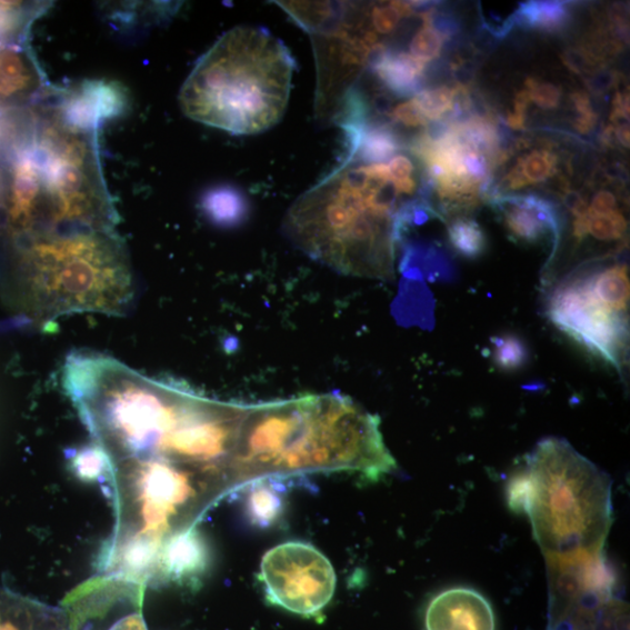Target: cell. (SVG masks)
<instances>
[{
    "mask_svg": "<svg viewBox=\"0 0 630 630\" xmlns=\"http://www.w3.org/2000/svg\"><path fill=\"white\" fill-rule=\"evenodd\" d=\"M419 198L392 180L388 161L346 157L296 200L283 231L299 250L342 274L391 280L397 247L412 226Z\"/></svg>",
    "mask_w": 630,
    "mask_h": 630,
    "instance_id": "6da1fadb",
    "label": "cell"
},
{
    "mask_svg": "<svg viewBox=\"0 0 630 630\" xmlns=\"http://www.w3.org/2000/svg\"><path fill=\"white\" fill-rule=\"evenodd\" d=\"M233 464L242 482L329 471L379 480L397 466L381 419L336 392L247 404Z\"/></svg>",
    "mask_w": 630,
    "mask_h": 630,
    "instance_id": "7a4b0ae2",
    "label": "cell"
},
{
    "mask_svg": "<svg viewBox=\"0 0 630 630\" xmlns=\"http://www.w3.org/2000/svg\"><path fill=\"white\" fill-rule=\"evenodd\" d=\"M296 60L259 27L224 33L194 66L179 102L191 120L231 134L262 133L283 119Z\"/></svg>",
    "mask_w": 630,
    "mask_h": 630,
    "instance_id": "3957f363",
    "label": "cell"
},
{
    "mask_svg": "<svg viewBox=\"0 0 630 630\" xmlns=\"http://www.w3.org/2000/svg\"><path fill=\"white\" fill-rule=\"evenodd\" d=\"M544 554L603 550L613 523L612 480L564 439L547 438L507 487Z\"/></svg>",
    "mask_w": 630,
    "mask_h": 630,
    "instance_id": "277c9868",
    "label": "cell"
},
{
    "mask_svg": "<svg viewBox=\"0 0 630 630\" xmlns=\"http://www.w3.org/2000/svg\"><path fill=\"white\" fill-rule=\"evenodd\" d=\"M23 268L37 313L124 316L136 286L130 260L114 231L38 233L23 252Z\"/></svg>",
    "mask_w": 630,
    "mask_h": 630,
    "instance_id": "5b68a950",
    "label": "cell"
},
{
    "mask_svg": "<svg viewBox=\"0 0 630 630\" xmlns=\"http://www.w3.org/2000/svg\"><path fill=\"white\" fill-rule=\"evenodd\" d=\"M117 521L106 552L129 543L163 546L224 493L222 480L160 460L112 463Z\"/></svg>",
    "mask_w": 630,
    "mask_h": 630,
    "instance_id": "8992f818",
    "label": "cell"
},
{
    "mask_svg": "<svg viewBox=\"0 0 630 630\" xmlns=\"http://www.w3.org/2000/svg\"><path fill=\"white\" fill-rule=\"evenodd\" d=\"M550 289L547 314L589 353L620 373L629 354V268L623 261L583 264Z\"/></svg>",
    "mask_w": 630,
    "mask_h": 630,
    "instance_id": "52a82bcc",
    "label": "cell"
},
{
    "mask_svg": "<svg viewBox=\"0 0 630 630\" xmlns=\"http://www.w3.org/2000/svg\"><path fill=\"white\" fill-rule=\"evenodd\" d=\"M86 146L77 131L61 123L26 149L40 176L49 232L113 230L114 210L102 184L91 179Z\"/></svg>",
    "mask_w": 630,
    "mask_h": 630,
    "instance_id": "ba28073f",
    "label": "cell"
},
{
    "mask_svg": "<svg viewBox=\"0 0 630 630\" xmlns=\"http://www.w3.org/2000/svg\"><path fill=\"white\" fill-rule=\"evenodd\" d=\"M548 630H629L619 578L587 566L548 570Z\"/></svg>",
    "mask_w": 630,
    "mask_h": 630,
    "instance_id": "9c48e42d",
    "label": "cell"
},
{
    "mask_svg": "<svg viewBox=\"0 0 630 630\" xmlns=\"http://www.w3.org/2000/svg\"><path fill=\"white\" fill-rule=\"evenodd\" d=\"M260 581L270 603L307 618L321 616L334 596L333 566L310 543L291 541L268 551Z\"/></svg>",
    "mask_w": 630,
    "mask_h": 630,
    "instance_id": "30bf717a",
    "label": "cell"
},
{
    "mask_svg": "<svg viewBox=\"0 0 630 630\" xmlns=\"http://www.w3.org/2000/svg\"><path fill=\"white\" fill-rule=\"evenodd\" d=\"M490 204L497 210L513 240L527 244L548 241L551 246L549 262L562 240L563 218L559 207L540 196H500Z\"/></svg>",
    "mask_w": 630,
    "mask_h": 630,
    "instance_id": "8fae6325",
    "label": "cell"
},
{
    "mask_svg": "<svg viewBox=\"0 0 630 630\" xmlns=\"http://www.w3.org/2000/svg\"><path fill=\"white\" fill-rule=\"evenodd\" d=\"M129 101L128 90L119 82L86 81L61 102V123L77 132L96 131L102 121L126 113Z\"/></svg>",
    "mask_w": 630,
    "mask_h": 630,
    "instance_id": "7c38bea8",
    "label": "cell"
},
{
    "mask_svg": "<svg viewBox=\"0 0 630 630\" xmlns=\"http://www.w3.org/2000/svg\"><path fill=\"white\" fill-rule=\"evenodd\" d=\"M426 624L428 630H496V616L481 593L454 588L431 600Z\"/></svg>",
    "mask_w": 630,
    "mask_h": 630,
    "instance_id": "4fadbf2b",
    "label": "cell"
},
{
    "mask_svg": "<svg viewBox=\"0 0 630 630\" xmlns=\"http://www.w3.org/2000/svg\"><path fill=\"white\" fill-rule=\"evenodd\" d=\"M212 551L194 527L170 537L161 548L157 573L179 583H196L209 570Z\"/></svg>",
    "mask_w": 630,
    "mask_h": 630,
    "instance_id": "5bb4252c",
    "label": "cell"
},
{
    "mask_svg": "<svg viewBox=\"0 0 630 630\" xmlns=\"http://www.w3.org/2000/svg\"><path fill=\"white\" fill-rule=\"evenodd\" d=\"M239 490L243 517L250 527L269 530L283 522L288 510V484L283 478L256 479Z\"/></svg>",
    "mask_w": 630,
    "mask_h": 630,
    "instance_id": "9a60e30c",
    "label": "cell"
},
{
    "mask_svg": "<svg viewBox=\"0 0 630 630\" xmlns=\"http://www.w3.org/2000/svg\"><path fill=\"white\" fill-rule=\"evenodd\" d=\"M0 630H69L66 612L0 588Z\"/></svg>",
    "mask_w": 630,
    "mask_h": 630,
    "instance_id": "2e32d148",
    "label": "cell"
},
{
    "mask_svg": "<svg viewBox=\"0 0 630 630\" xmlns=\"http://www.w3.org/2000/svg\"><path fill=\"white\" fill-rule=\"evenodd\" d=\"M427 68L428 64L420 62L409 53L389 49L383 61L372 73L392 96L400 99H412L416 93L424 89Z\"/></svg>",
    "mask_w": 630,
    "mask_h": 630,
    "instance_id": "e0dca14e",
    "label": "cell"
},
{
    "mask_svg": "<svg viewBox=\"0 0 630 630\" xmlns=\"http://www.w3.org/2000/svg\"><path fill=\"white\" fill-rule=\"evenodd\" d=\"M41 198L42 187L37 166L23 149L14 168L12 220L21 227L30 226Z\"/></svg>",
    "mask_w": 630,
    "mask_h": 630,
    "instance_id": "ac0fdd59",
    "label": "cell"
},
{
    "mask_svg": "<svg viewBox=\"0 0 630 630\" xmlns=\"http://www.w3.org/2000/svg\"><path fill=\"white\" fill-rule=\"evenodd\" d=\"M628 221L624 214L619 212L609 216H593L589 212L573 218L571 236L576 246L593 240L599 243L618 244L626 247Z\"/></svg>",
    "mask_w": 630,
    "mask_h": 630,
    "instance_id": "d6986e66",
    "label": "cell"
},
{
    "mask_svg": "<svg viewBox=\"0 0 630 630\" xmlns=\"http://www.w3.org/2000/svg\"><path fill=\"white\" fill-rule=\"evenodd\" d=\"M203 216L221 228H233L247 220L249 206L243 194L231 186L206 192L200 201Z\"/></svg>",
    "mask_w": 630,
    "mask_h": 630,
    "instance_id": "ffe728a7",
    "label": "cell"
},
{
    "mask_svg": "<svg viewBox=\"0 0 630 630\" xmlns=\"http://www.w3.org/2000/svg\"><path fill=\"white\" fill-rule=\"evenodd\" d=\"M516 27L557 33L563 31L571 20V7L568 2H556V0H533L522 3L512 14Z\"/></svg>",
    "mask_w": 630,
    "mask_h": 630,
    "instance_id": "44dd1931",
    "label": "cell"
},
{
    "mask_svg": "<svg viewBox=\"0 0 630 630\" xmlns=\"http://www.w3.org/2000/svg\"><path fill=\"white\" fill-rule=\"evenodd\" d=\"M559 158L548 149L533 150L521 157L511 172L499 183V190L517 191L528 184L546 182L558 172Z\"/></svg>",
    "mask_w": 630,
    "mask_h": 630,
    "instance_id": "7402d4cb",
    "label": "cell"
},
{
    "mask_svg": "<svg viewBox=\"0 0 630 630\" xmlns=\"http://www.w3.org/2000/svg\"><path fill=\"white\" fill-rule=\"evenodd\" d=\"M448 231L452 247L466 259H478L484 252L486 233L477 221L466 217L454 218Z\"/></svg>",
    "mask_w": 630,
    "mask_h": 630,
    "instance_id": "603a6c76",
    "label": "cell"
},
{
    "mask_svg": "<svg viewBox=\"0 0 630 630\" xmlns=\"http://www.w3.org/2000/svg\"><path fill=\"white\" fill-rule=\"evenodd\" d=\"M31 70L19 53L0 52V97L10 98L32 86Z\"/></svg>",
    "mask_w": 630,
    "mask_h": 630,
    "instance_id": "cb8c5ba5",
    "label": "cell"
},
{
    "mask_svg": "<svg viewBox=\"0 0 630 630\" xmlns=\"http://www.w3.org/2000/svg\"><path fill=\"white\" fill-rule=\"evenodd\" d=\"M76 474L84 481H99L112 474V464L102 448L98 443L80 449L70 458Z\"/></svg>",
    "mask_w": 630,
    "mask_h": 630,
    "instance_id": "d4e9b609",
    "label": "cell"
},
{
    "mask_svg": "<svg viewBox=\"0 0 630 630\" xmlns=\"http://www.w3.org/2000/svg\"><path fill=\"white\" fill-rule=\"evenodd\" d=\"M456 87L447 84L420 90L411 99L424 119L429 121L443 119L452 109Z\"/></svg>",
    "mask_w": 630,
    "mask_h": 630,
    "instance_id": "484cf974",
    "label": "cell"
},
{
    "mask_svg": "<svg viewBox=\"0 0 630 630\" xmlns=\"http://www.w3.org/2000/svg\"><path fill=\"white\" fill-rule=\"evenodd\" d=\"M371 27L376 33L391 34L407 16H411L409 3H388L376 6L370 11Z\"/></svg>",
    "mask_w": 630,
    "mask_h": 630,
    "instance_id": "4316f807",
    "label": "cell"
},
{
    "mask_svg": "<svg viewBox=\"0 0 630 630\" xmlns=\"http://www.w3.org/2000/svg\"><path fill=\"white\" fill-rule=\"evenodd\" d=\"M443 46H446V40L428 27L427 23H423V28L410 41L409 54L428 64L440 57Z\"/></svg>",
    "mask_w": 630,
    "mask_h": 630,
    "instance_id": "83f0119b",
    "label": "cell"
},
{
    "mask_svg": "<svg viewBox=\"0 0 630 630\" xmlns=\"http://www.w3.org/2000/svg\"><path fill=\"white\" fill-rule=\"evenodd\" d=\"M527 358L523 342L517 337L504 336L494 342V361L506 370L520 368Z\"/></svg>",
    "mask_w": 630,
    "mask_h": 630,
    "instance_id": "f1b7e54d",
    "label": "cell"
},
{
    "mask_svg": "<svg viewBox=\"0 0 630 630\" xmlns=\"http://www.w3.org/2000/svg\"><path fill=\"white\" fill-rule=\"evenodd\" d=\"M420 18L446 42L458 39L461 31V22L458 14L451 10L437 6L432 11L420 16Z\"/></svg>",
    "mask_w": 630,
    "mask_h": 630,
    "instance_id": "f546056e",
    "label": "cell"
},
{
    "mask_svg": "<svg viewBox=\"0 0 630 630\" xmlns=\"http://www.w3.org/2000/svg\"><path fill=\"white\" fill-rule=\"evenodd\" d=\"M571 103L574 111L573 127L582 134L592 132L598 123V113L594 111L589 93L576 91L571 96Z\"/></svg>",
    "mask_w": 630,
    "mask_h": 630,
    "instance_id": "4dcf8cb0",
    "label": "cell"
},
{
    "mask_svg": "<svg viewBox=\"0 0 630 630\" xmlns=\"http://www.w3.org/2000/svg\"><path fill=\"white\" fill-rule=\"evenodd\" d=\"M526 86L530 101L543 110H554L562 101V90L552 83L529 79Z\"/></svg>",
    "mask_w": 630,
    "mask_h": 630,
    "instance_id": "1f68e13d",
    "label": "cell"
},
{
    "mask_svg": "<svg viewBox=\"0 0 630 630\" xmlns=\"http://www.w3.org/2000/svg\"><path fill=\"white\" fill-rule=\"evenodd\" d=\"M564 64L578 76H589L599 64V58L588 47H573L562 54Z\"/></svg>",
    "mask_w": 630,
    "mask_h": 630,
    "instance_id": "d6a6232c",
    "label": "cell"
},
{
    "mask_svg": "<svg viewBox=\"0 0 630 630\" xmlns=\"http://www.w3.org/2000/svg\"><path fill=\"white\" fill-rule=\"evenodd\" d=\"M620 76L614 69L598 67L586 78V83L594 97H603L619 83Z\"/></svg>",
    "mask_w": 630,
    "mask_h": 630,
    "instance_id": "836d02e7",
    "label": "cell"
},
{
    "mask_svg": "<svg viewBox=\"0 0 630 630\" xmlns=\"http://www.w3.org/2000/svg\"><path fill=\"white\" fill-rule=\"evenodd\" d=\"M391 121L406 128H426L428 121L419 112L412 100L397 106L390 112Z\"/></svg>",
    "mask_w": 630,
    "mask_h": 630,
    "instance_id": "e575fe53",
    "label": "cell"
},
{
    "mask_svg": "<svg viewBox=\"0 0 630 630\" xmlns=\"http://www.w3.org/2000/svg\"><path fill=\"white\" fill-rule=\"evenodd\" d=\"M619 210L617 196L609 190L597 192L589 202V212L593 216H609Z\"/></svg>",
    "mask_w": 630,
    "mask_h": 630,
    "instance_id": "d590c367",
    "label": "cell"
},
{
    "mask_svg": "<svg viewBox=\"0 0 630 630\" xmlns=\"http://www.w3.org/2000/svg\"><path fill=\"white\" fill-rule=\"evenodd\" d=\"M530 102L531 101L529 98V93L526 89H523L518 93L516 103H513L516 108H513V111L510 112L507 117L506 124L508 126L509 129L511 130L524 129L527 110L530 106Z\"/></svg>",
    "mask_w": 630,
    "mask_h": 630,
    "instance_id": "8d00e7d4",
    "label": "cell"
},
{
    "mask_svg": "<svg viewBox=\"0 0 630 630\" xmlns=\"http://www.w3.org/2000/svg\"><path fill=\"white\" fill-rule=\"evenodd\" d=\"M611 121L617 124L620 122H629V96L628 91L617 92L613 110L611 113Z\"/></svg>",
    "mask_w": 630,
    "mask_h": 630,
    "instance_id": "74e56055",
    "label": "cell"
},
{
    "mask_svg": "<svg viewBox=\"0 0 630 630\" xmlns=\"http://www.w3.org/2000/svg\"><path fill=\"white\" fill-rule=\"evenodd\" d=\"M109 630H149L140 613H132L112 624Z\"/></svg>",
    "mask_w": 630,
    "mask_h": 630,
    "instance_id": "f35d334b",
    "label": "cell"
},
{
    "mask_svg": "<svg viewBox=\"0 0 630 630\" xmlns=\"http://www.w3.org/2000/svg\"><path fill=\"white\" fill-rule=\"evenodd\" d=\"M614 127L617 142L624 149H629V122H620Z\"/></svg>",
    "mask_w": 630,
    "mask_h": 630,
    "instance_id": "ab89813d",
    "label": "cell"
}]
</instances>
